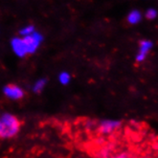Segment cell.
Here are the masks:
<instances>
[{
  "label": "cell",
  "mask_w": 158,
  "mask_h": 158,
  "mask_svg": "<svg viewBox=\"0 0 158 158\" xmlns=\"http://www.w3.org/2000/svg\"><path fill=\"white\" fill-rule=\"evenodd\" d=\"M20 129L18 119L11 113L0 115V138H12L15 136Z\"/></svg>",
  "instance_id": "6da1fadb"
},
{
  "label": "cell",
  "mask_w": 158,
  "mask_h": 158,
  "mask_svg": "<svg viewBox=\"0 0 158 158\" xmlns=\"http://www.w3.org/2000/svg\"><path fill=\"white\" fill-rule=\"evenodd\" d=\"M22 39L24 40L25 45H26L28 55H29V54L35 53V51L39 49V47L40 46V44L43 40V36L40 33L35 31L30 35L24 36V38H22Z\"/></svg>",
  "instance_id": "7a4b0ae2"
},
{
  "label": "cell",
  "mask_w": 158,
  "mask_h": 158,
  "mask_svg": "<svg viewBox=\"0 0 158 158\" xmlns=\"http://www.w3.org/2000/svg\"><path fill=\"white\" fill-rule=\"evenodd\" d=\"M122 126L118 120H103L98 125V131L103 135H108L115 132Z\"/></svg>",
  "instance_id": "3957f363"
},
{
  "label": "cell",
  "mask_w": 158,
  "mask_h": 158,
  "mask_svg": "<svg viewBox=\"0 0 158 158\" xmlns=\"http://www.w3.org/2000/svg\"><path fill=\"white\" fill-rule=\"evenodd\" d=\"M3 93L8 99L13 100V101L20 100L25 95L24 90L20 86H18L16 85H8L4 86Z\"/></svg>",
  "instance_id": "277c9868"
},
{
  "label": "cell",
  "mask_w": 158,
  "mask_h": 158,
  "mask_svg": "<svg viewBox=\"0 0 158 158\" xmlns=\"http://www.w3.org/2000/svg\"><path fill=\"white\" fill-rule=\"evenodd\" d=\"M11 47L17 57L24 58L28 55L26 45L22 38H14L11 41Z\"/></svg>",
  "instance_id": "5b68a950"
},
{
  "label": "cell",
  "mask_w": 158,
  "mask_h": 158,
  "mask_svg": "<svg viewBox=\"0 0 158 158\" xmlns=\"http://www.w3.org/2000/svg\"><path fill=\"white\" fill-rule=\"evenodd\" d=\"M153 46V43L151 40H144L140 42V45H139V51L136 55V61L137 62H143L148 54L150 53V51L152 50Z\"/></svg>",
  "instance_id": "8992f818"
},
{
  "label": "cell",
  "mask_w": 158,
  "mask_h": 158,
  "mask_svg": "<svg viewBox=\"0 0 158 158\" xmlns=\"http://www.w3.org/2000/svg\"><path fill=\"white\" fill-rule=\"evenodd\" d=\"M46 85H47V80L44 79V78L40 79V80H38L36 81H35V83L33 85V87H32V90H33L34 93H36V94H39V93H40L44 89V87H45Z\"/></svg>",
  "instance_id": "52a82bcc"
},
{
  "label": "cell",
  "mask_w": 158,
  "mask_h": 158,
  "mask_svg": "<svg viewBox=\"0 0 158 158\" xmlns=\"http://www.w3.org/2000/svg\"><path fill=\"white\" fill-rule=\"evenodd\" d=\"M141 18H142L141 13L137 10H133L129 13V15L127 16V21L131 24H137L138 22H140Z\"/></svg>",
  "instance_id": "ba28073f"
},
{
  "label": "cell",
  "mask_w": 158,
  "mask_h": 158,
  "mask_svg": "<svg viewBox=\"0 0 158 158\" xmlns=\"http://www.w3.org/2000/svg\"><path fill=\"white\" fill-rule=\"evenodd\" d=\"M59 81L60 85H69V82L71 81V75L66 72V71H62L59 74Z\"/></svg>",
  "instance_id": "9c48e42d"
},
{
  "label": "cell",
  "mask_w": 158,
  "mask_h": 158,
  "mask_svg": "<svg viewBox=\"0 0 158 158\" xmlns=\"http://www.w3.org/2000/svg\"><path fill=\"white\" fill-rule=\"evenodd\" d=\"M34 32H35V27L33 25H28V26H25L24 28H22L20 31V35L24 38V36L30 35Z\"/></svg>",
  "instance_id": "30bf717a"
},
{
  "label": "cell",
  "mask_w": 158,
  "mask_h": 158,
  "mask_svg": "<svg viewBox=\"0 0 158 158\" xmlns=\"http://www.w3.org/2000/svg\"><path fill=\"white\" fill-rule=\"evenodd\" d=\"M157 16V11L153 8L148 9V10L146 12V17L148 18V19H154Z\"/></svg>",
  "instance_id": "8fae6325"
},
{
  "label": "cell",
  "mask_w": 158,
  "mask_h": 158,
  "mask_svg": "<svg viewBox=\"0 0 158 158\" xmlns=\"http://www.w3.org/2000/svg\"><path fill=\"white\" fill-rule=\"evenodd\" d=\"M112 158H131V155L128 152H122V153H119V154L113 156Z\"/></svg>",
  "instance_id": "7c38bea8"
},
{
  "label": "cell",
  "mask_w": 158,
  "mask_h": 158,
  "mask_svg": "<svg viewBox=\"0 0 158 158\" xmlns=\"http://www.w3.org/2000/svg\"><path fill=\"white\" fill-rule=\"evenodd\" d=\"M141 158H148V157H141Z\"/></svg>",
  "instance_id": "4fadbf2b"
}]
</instances>
